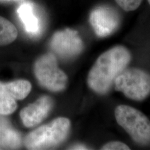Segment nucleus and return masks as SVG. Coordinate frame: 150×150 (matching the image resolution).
I'll return each mask as SVG.
<instances>
[{
  "label": "nucleus",
  "mask_w": 150,
  "mask_h": 150,
  "mask_svg": "<svg viewBox=\"0 0 150 150\" xmlns=\"http://www.w3.org/2000/svg\"><path fill=\"white\" fill-rule=\"evenodd\" d=\"M131 59L130 52L122 45L115 46L104 52L89 71L88 87L99 95L106 94L114 85L115 79L128 66Z\"/></svg>",
  "instance_id": "obj_1"
},
{
  "label": "nucleus",
  "mask_w": 150,
  "mask_h": 150,
  "mask_svg": "<svg viewBox=\"0 0 150 150\" xmlns=\"http://www.w3.org/2000/svg\"><path fill=\"white\" fill-rule=\"evenodd\" d=\"M71 127L70 120L60 117L51 122L38 127L30 132L24 140L28 149H47L56 147L65 141Z\"/></svg>",
  "instance_id": "obj_2"
},
{
  "label": "nucleus",
  "mask_w": 150,
  "mask_h": 150,
  "mask_svg": "<svg viewBox=\"0 0 150 150\" xmlns=\"http://www.w3.org/2000/svg\"><path fill=\"white\" fill-rule=\"evenodd\" d=\"M118 125L138 145H150V120L143 112L132 106L120 105L115 109Z\"/></svg>",
  "instance_id": "obj_3"
},
{
  "label": "nucleus",
  "mask_w": 150,
  "mask_h": 150,
  "mask_svg": "<svg viewBox=\"0 0 150 150\" xmlns=\"http://www.w3.org/2000/svg\"><path fill=\"white\" fill-rule=\"evenodd\" d=\"M114 87L127 98L141 102L150 93V74L142 69L126 68L115 79Z\"/></svg>",
  "instance_id": "obj_4"
},
{
  "label": "nucleus",
  "mask_w": 150,
  "mask_h": 150,
  "mask_svg": "<svg viewBox=\"0 0 150 150\" xmlns=\"http://www.w3.org/2000/svg\"><path fill=\"white\" fill-rule=\"evenodd\" d=\"M35 78L41 86L52 92H61L67 87V74L60 69L54 54H43L35 61L33 66Z\"/></svg>",
  "instance_id": "obj_5"
},
{
  "label": "nucleus",
  "mask_w": 150,
  "mask_h": 150,
  "mask_svg": "<svg viewBox=\"0 0 150 150\" xmlns=\"http://www.w3.org/2000/svg\"><path fill=\"white\" fill-rule=\"evenodd\" d=\"M50 47L62 59L70 60L81 53L83 42L76 31L66 29L54 33L50 41Z\"/></svg>",
  "instance_id": "obj_6"
},
{
  "label": "nucleus",
  "mask_w": 150,
  "mask_h": 150,
  "mask_svg": "<svg viewBox=\"0 0 150 150\" xmlns=\"http://www.w3.org/2000/svg\"><path fill=\"white\" fill-rule=\"evenodd\" d=\"M53 105V99L50 97L44 95L35 102L22 108L20 115L23 125L29 128L39 125L49 115Z\"/></svg>",
  "instance_id": "obj_7"
},
{
  "label": "nucleus",
  "mask_w": 150,
  "mask_h": 150,
  "mask_svg": "<svg viewBox=\"0 0 150 150\" xmlns=\"http://www.w3.org/2000/svg\"><path fill=\"white\" fill-rule=\"evenodd\" d=\"M90 21L99 37L111 35L118 27L117 15L112 9L106 6L95 9L92 12Z\"/></svg>",
  "instance_id": "obj_8"
},
{
  "label": "nucleus",
  "mask_w": 150,
  "mask_h": 150,
  "mask_svg": "<svg viewBox=\"0 0 150 150\" xmlns=\"http://www.w3.org/2000/svg\"><path fill=\"white\" fill-rule=\"evenodd\" d=\"M18 15L25 31L32 36L38 35L41 31L40 22L35 13L34 6L31 2L22 4L18 8Z\"/></svg>",
  "instance_id": "obj_9"
},
{
  "label": "nucleus",
  "mask_w": 150,
  "mask_h": 150,
  "mask_svg": "<svg viewBox=\"0 0 150 150\" xmlns=\"http://www.w3.org/2000/svg\"><path fill=\"white\" fill-rule=\"evenodd\" d=\"M22 138L6 118L0 116V149H16L21 146Z\"/></svg>",
  "instance_id": "obj_10"
},
{
  "label": "nucleus",
  "mask_w": 150,
  "mask_h": 150,
  "mask_svg": "<svg viewBox=\"0 0 150 150\" xmlns=\"http://www.w3.org/2000/svg\"><path fill=\"white\" fill-rule=\"evenodd\" d=\"M18 107L16 99L13 97L6 83L0 81V115H8L16 111Z\"/></svg>",
  "instance_id": "obj_11"
},
{
  "label": "nucleus",
  "mask_w": 150,
  "mask_h": 150,
  "mask_svg": "<svg viewBox=\"0 0 150 150\" xmlns=\"http://www.w3.org/2000/svg\"><path fill=\"white\" fill-rule=\"evenodd\" d=\"M16 26L6 18L0 16V46L11 44L18 37Z\"/></svg>",
  "instance_id": "obj_12"
},
{
  "label": "nucleus",
  "mask_w": 150,
  "mask_h": 150,
  "mask_svg": "<svg viewBox=\"0 0 150 150\" xmlns=\"http://www.w3.org/2000/svg\"><path fill=\"white\" fill-rule=\"evenodd\" d=\"M11 93L16 100H22L26 98L31 91V84L29 81L18 79L6 83Z\"/></svg>",
  "instance_id": "obj_13"
},
{
  "label": "nucleus",
  "mask_w": 150,
  "mask_h": 150,
  "mask_svg": "<svg viewBox=\"0 0 150 150\" xmlns=\"http://www.w3.org/2000/svg\"><path fill=\"white\" fill-rule=\"evenodd\" d=\"M117 5L124 11L129 12L136 10L141 5L143 0H115Z\"/></svg>",
  "instance_id": "obj_14"
},
{
  "label": "nucleus",
  "mask_w": 150,
  "mask_h": 150,
  "mask_svg": "<svg viewBox=\"0 0 150 150\" xmlns=\"http://www.w3.org/2000/svg\"><path fill=\"white\" fill-rule=\"evenodd\" d=\"M102 150H129L130 147L124 142L120 141H112L107 142L101 147Z\"/></svg>",
  "instance_id": "obj_15"
},
{
  "label": "nucleus",
  "mask_w": 150,
  "mask_h": 150,
  "mask_svg": "<svg viewBox=\"0 0 150 150\" xmlns=\"http://www.w3.org/2000/svg\"><path fill=\"white\" fill-rule=\"evenodd\" d=\"M70 149H88V148H87L84 145H77L73 146V147H72V148H70Z\"/></svg>",
  "instance_id": "obj_16"
},
{
  "label": "nucleus",
  "mask_w": 150,
  "mask_h": 150,
  "mask_svg": "<svg viewBox=\"0 0 150 150\" xmlns=\"http://www.w3.org/2000/svg\"><path fill=\"white\" fill-rule=\"evenodd\" d=\"M147 1H148V3L149 4V5H150V0H147Z\"/></svg>",
  "instance_id": "obj_17"
},
{
  "label": "nucleus",
  "mask_w": 150,
  "mask_h": 150,
  "mask_svg": "<svg viewBox=\"0 0 150 150\" xmlns=\"http://www.w3.org/2000/svg\"><path fill=\"white\" fill-rule=\"evenodd\" d=\"M4 1H6V0H4ZM6 1H9V0H6Z\"/></svg>",
  "instance_id": "obj_18"
}]
</instances>
